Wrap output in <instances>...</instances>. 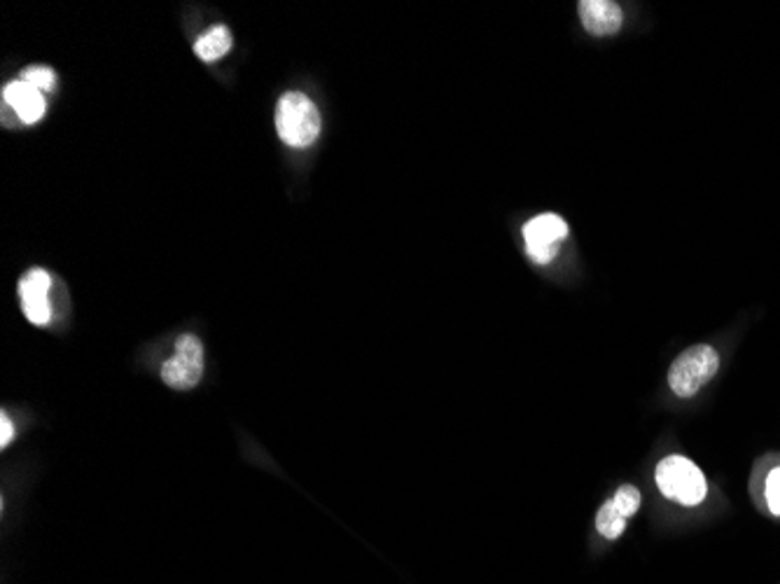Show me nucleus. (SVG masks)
Here are the masks:
<instances>
[{
	"instance_id": "nucleus-1",
	"label": "nucleus",
	"mask_w": 780,
	"mask_h": 584,
	"mask_svg": "<svg viewBox=\"0 0 780 584\" xmlns=\"http://www.w3.org/2000/svg\"><path fill=\"white\" fill-rule=\"evenodd\" d=\"M276 131L286 146L309 148L321 134V113L301 92L283 94L276 108Z\"/></svg>"
},
{
	"instance_id": "nucleus-2",
	"label": "nucleus",
	"mask_w": 780,
	"mask_h": 584,
	"mask_svg": "<svg viewBox=\"0 0 780 584\" xmlns=\"http://www.w3.org/2000/svg\"><path fill=\"white\" fill-rule=\"evenodd\" d=\"M720 369V353L711 344H697L682 351L668 369V386L678 398H695L701 388L713 381Z\"/></svg>"
},
{
	"instance_id": "nucleus-3",
	"label": "nucleus",
	"mask_w": 780,
	"mask_h": 584,
	"mask_svg": "<svg viewBox=\"0 0 780 584\" xmlns=\"http://www.w3.org/2000/svg\"><path fill=\"white\" fill-rule=\"evenodd\" d=\"M654 480H657V486L666 499L678 501L680 505L695 507L706 501V474L695 461H689L687 456H666L657 466Z\"/></svg>"
},
{
	"instance_id": "nucleus-4",
	"label": "nucleus",
	"mask_w": 780,
	"mask_h": 584,
	"mask_svg": "<svg viewBox=\"0 0 780 584\" xmlns=\"http://www.w3.org/2000/svg\"><path fill=\"white\" fill-rule=\"evenodd\" d=\"M204 375V344L194 334H183L175 342V353L162 365V379L175 391H190Z\"/></svg>"
},
{
	"instance_id": "nucleus-5",
	"label": "nucleus",
	"mask_w": 780,
	"mask_h": 584,
	"mask_svg": "<svg viewBox=\"0 0 780 584\" xmlns=\"http://www.w3.org/2000/svg\"><path fill=\"white\" fill-rule=\"evenodd\" d=\"M569 237V225L557 214H542L524 225V241L528 257L538 264H549L557 255L561 241Z\"/></svg>"
},
{
	"instance_id": "nucleus-6",
	"label": "nucleus",
	"mask_w": 780,
	"mask_h": 584,
	"mask_svg": "<svg viewBox=\"0 0 780 584\" xmlns=\"http://www.w3.org/2000/svg\"><path fill=\"white\" fill-rule=\"evenodd\" d=\"M49 286H51V278L43 270H31L20 283L22 307L33 325H47L51 321Z\"/></svg>"
},
{
	"instance_id": "nucleus-7",
	"label": "nucleus",
	"mask_w": 780,
	"mask_h": 584,
	"mask_svg": "<svg viewBox=\"0 0 780 584\" xmlns=\"http://www.w3.org/2000/svg\"><path fill=\"white\" fill-rule=\"evenodd\" d=\"M584 31L596 38H608L619 33L624 22V12L612 0H580L577 5Z\"/></svg>"
},
{
	"instance_id": "nucleus-8",
	"label": "nucleus",
	"mask_w": 780,
	"mask_h": 584,
	"mask_svg": "<svg viewBox=\"0 0 780 584\" xmlns=\"http://www.w3.org/2000/svg\"><path fill=\"white\" fill-rule=\"evenodd\" d=\"M3 101L16 113V117L26 124L38 122L47 108L43 92H38L33 84H28L24 80H14V82L5 84Z\"/></svg>"
},
{
	"instance_id": "nucleus-9",
	"label": "nucleus",
	"mask_w": 780,
	"mask_h": 584,
	"mask_svg": "<svg viewBox=\"0 0 780 584\" xmlns=\"http://www.w3.org/2000/svg\"><path fill=\"white\" fill-rule=\"evenodd\" d=\"M229 47H232V33H229L227 26L218 24L202 35L197 45H194V51H197V57L202 61L210 64V61L222 59L229 51Z\"/></svg>"
},
{
	"instance_id": "nucleus-10",
	"label": "nucleus",
	"mask_w": 780,
	"mask_h": 584,
	"mask_svg": "<svg viewBox=\"0 0 780 584\" xmlns=\"http://www.w3.org/2000/svg\"><path fill=\"white\" fill-rule=\"evenodd\" d=\"M596 530L606 538V540H617L619 536L627 530V519L619 515L617 507L612 505V501L603 503V507L598 509L596 515Z\"/></svg>"
},
{
	"instance_id": "nucleus-11",
	"label": "nucleus",
	"mask_w": 780,
	"mask_h": 584,
	"mask_svg": "<svg viewBox=\"0 0 780 584\" xmlns=\"http://www.w3.org/2000/svg\"><path fill=\"white\" fill-rule=\"evenodd\" d=\"M612 505L617 507L619 515H622L624 519H631L638 509H641V491H638L635 486L627 484V486H619L612 495Z\"/></svg>"
},
{
	"instance_id": "nucleus-12",
	"label": "nucleus",
	"mask_w": 780,
	"mask_h": 584,
	"mask_svg": "<svg viewBox=\"0 0 780 584\" xmlns=\"http://www.w3.org/2000/svg\"><path fill=\"white\" fill-rule=\"evenodd\" d=\"M22 80L33 84L38 92H51L57 87V73L47 66H33L22 73Z\"/></svg>"
},
{
	"instance_id": "nucleus-13",
	"label": "nucleus",
	"mask_w": 780,
	"mask_h": 584,
	"mask_svg": "<svg viewBox=\"0 0 780 584\" xmlns=\"http://www.w3.org/2000/svg\"><path fill=\"white\" fill-rule=\"evenodd\" d=\"M767 503L776 517H780V468H776L767 480Z\"/></svg>"
},
{
	"instance_id": "nucleus-14",
	"label": "nucleus",
	"mask_w": 780,
	"mask_h": 584,
	"mask_svg": "<svg viewBox=\"0 0 780 584\" xmlns=\"http://www.w3.org/2000/svg\"><path fill=\"white\" fill-rule=\"evenodd\" d=\"M14 439V426H12V421L10 416L3 412L0 414V447H10V442Z\"/></svg>"
}]
</instances>
